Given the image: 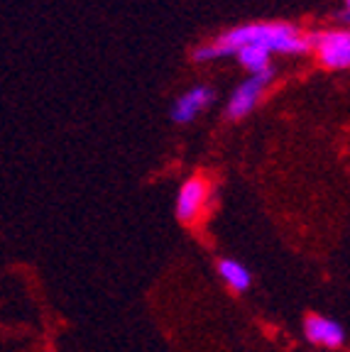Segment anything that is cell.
Listing matches in <instances>:
<instances>
[{
  "label": "cell",
  "instance_id": "ba28073f",
  "mask_svg": "<svg viewBox=\"0 0 350 352\" xmlns=\"http://www.w3.org/2000/svg\"><path fill=\"white\" fill-rule=\"evenodd\" d=\"M269 54H272V52L265 50V47H245V50H240L236 56L247 72L255 76V74H262L272 69V66H269Z\"/></svg>",
  "mask_w": 350,
  "mask_h": 352
},
{
  "label": "cell",
  "instance_id": "6da1fadb",
  "mask_svg": "<svg viewBox=\"0 0 350 352\" xmlns=\"http://www.w3.org/2000/svg\"><path fill=\"white\" fill-rule=\"evenodd\" d=\"M245 47H265L269 52H282V54H304L313 50L311 39L304 37L294 25L287 22H250V25H238V28L223 32L214 44L198 47L194 52L196 61L218 59V56H236Z\"/></svg>",
  "mask_w": 350,
  "mask_h": 352
},
{
  "label": "cell",
  "instance_id": "8992f818",
  "mask_svg": "<svg viewBox=\"0 0 350 352\" xmlns=\"http://www.w3.org/2000/svg\"><path fill=\"white\" fill-rule=\"evenodd\" d=\"M304 333L307 338L313 342V345H321V347H329V350H336V347L343 345V328L340 323L331 318H323V316H307L304 320Z\"/></svg>",
  "mask_w": 350,
  "mask_h": 352
},
{
  "label": "cell",
  "instance_id": "9c48e42d",
  "mask_svg": "<svg viewBox=\"0 0 350 352\" xmlns=\"http://www.w3.org/2000/svg\"><path fill=\"white\" fill-rule=\"evenodd\" d=\"M345 6H348V15H350V0H345Z\"/></svg>",
  "mask_w": 350,
  "mask_h": 352
},
{
  "label": "cell",
  "instance_id": "277c9868",
  "mask_svg": "<svg viewBox=\"0 0 350 352\" xmlns=\"http://www.w3.org/2000/svg\"><path fill=\"white\" fill-rule=\"evenodd\" d=\"M208 198V182L203 176H194L184 186L179 188V196H176V218L181 223H194L201 213L203 204Z\"/></svg>",
  "mask_w": 350,
  "mask_h": 352
},
{
  "label": "cell",
  "instance_id": "52a82bcc",
  "mask_svg": "<svg viewBox=\"0 0 350 352\" xmlns=\"http://www.w3.org/2000/svg\"><path fill=\"white\" fill-rule=\"evenodd\" d=\"M218 274L220 279L225 281V286L228 289H233V292H245L247 286H250L252 276H250V270H247L245 264L236 262V259H220L218 262Z\"/></svg>",
  "mask_w": 350,
  "mask_h": 352
},
{
  "label": "cell",
  "instance_id": "7a4b0ae2",
  "mask_svg": "<svg viewBox=\"0 0 350 352\" xmlns=\"http://www.w3.org/2000/svg\"><path fill=\"white\" fill-rule=\"evenodd\" d=\"M318 61L326 69H350V32H318L309 34Z\"/></svg>",
  "mask_w": 350,
  "mask_h": 352
},
{
  "label": "cell",
  "instance_id": "5b68a950",
  "mask_svg": "<svg viewBox=\"0 0 350 352\" xmlns=\"http://www.w3.org/2000/svg\"><path fill=\"white\" fill-rule=\"evenodd\" d=\"M211 100H214V91H211V88L194 86L192 91H186L184 96H179L176 103L172 105V120L179 122V125L192 122Z\"/></svg>",
  "mask_w": 350,
  "mask_h": 352
},
{
  "label": "cell",
  "instance_id": "3957f363",
  "mask_svg": "<svg viewBox=\"0 0 350 352\" xmlns=\"http://www.w3.org/2000/svg\"><path fill=\"white\" fill-rule=\"evenodd\" d=\"M272 81V69L269 72H262V74H255L250 76L247 81H243L240 86L236 88V94L230 96L228 105H225V116L230 120H240L250 113L255 105H258L260 96H262L265 86Z\"/></svg>",
  "mask_w": 350,
  "mask_h": 352
}]
</instances>
